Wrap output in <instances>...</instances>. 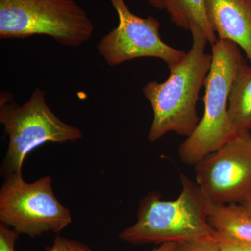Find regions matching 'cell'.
<instances>
[{
  "label": "cell",
  "instance_id": "ac0fdd59",
  "mask_svg": "<svg viewBox=\"0 0 251 251\" xmlns=\"http://www.w3.org/2000/svg\"><path fill=\"white\" fill-rule=\"evenodd\" d=\"M149 4L155 9L158 10H166L168 0H148Z\"/></svg>",
  "mask_w": 251,
  "mask_h": 251
},
{
  "label": "cell",
  "instance_id": "9c48e42d",
  "mask_svg": "<svg viewBox=\"0 0 251 251\" xmlns=\"http://www.w3.org/2000/svg\"><path fill=\"white\" fill-rule=\"evenodd\" d=\"M206 11L219 39L237 44L251 64V0H206Z\"/></svg>",
  "mask_w": 251,
  "mask_h": 251
},
{
  "label": "cell",
  "instance_id": "4fadbf2b",
  "mask_svg": "<svg viewBox=\"0 0 251 251\" xmlns=\"http://www.w3.org/2000/svg\"><path fill=\"white\" fill-rule=\"evenodd\" d=\"M169 251H221L215 232L190 240L176 243Z\"/></svg>",
  "mask_w": 251,
  "mask_h": 251
},
{
  "label": "cell",
  "instance_id": "52a82bcc",
  "mask_svg": "<svg viewBox=\"0 0 251 251\" xmlns=\"http://www.w3.org/2000/svg\"><path fill=\"white\" fill-rule=\"evenodd\" d=\"M116 11L118 25L102 38L97 45L99 54L110 67L142 58L161 59L169 69L179 64L186 52L168 46L160 35L159 21L132 13L125 0H109Z\"/></svg>",
  "mask_w": 251,
  "mask_h": 251
},
{
  "label": "cell",
  "instance_id": "ba28073f",
  "mask_svg": "<svg viewBox=\"0 0 251 251\" xmlns=\"http://www.w3.org/2000/svg\"><path fill=\"white\" fill-rule=\"evenodd\" d=\"M195 167L196 183L211 204H242L251 196L250 132L238 135Z\"/></svg>",
  "mask_w": 251,
  "mask_h": 251
},
{
  "label": "cell",
  "instance_id": "44dd1931",
  "mask_svg": "<svg viewBox=\"0 0 251 251\" xmlns=\"http://www.w3.org/2000/svg\"><path fill=\"white\" fill-rule=\"evenodd\" d=\"M159 251V248H156V249H153L152 251Z\"/></svg>",
  "mask_w": 251,
  "mask_h": 251
},
{
  "label": "cell",
  "instance_id": "9a60e30c",
  "mask_svg": "<svg viewBox=\"0 0 251 251\" xmlns=\"http://www.w3.org/2000/svg\"><path fill=\"white\" fill-rule=\"evenodd\" d=\"M216 237L219 239L221 251H251L250 244L232 242L227 239H221L217 236Z\"/></svg>",
  "mask_w": 251,
  "mask_h": 251
},
{
  "label": "cell",
  "instance_id": "7c38bea8",
  "mask_svg": "<svg viewBox=\"0 0 251 251\" xmlns=\"http://www.w3.org/2000/svg\"><path fill=\"white\" fill-rule=\"evenodd\" d=\"M228 114L238 134L251 130V67L244 59L231 88Z\"/></svg>",
  "mask_w": 251,
  "mask_h": 251
},
{
  "label": "cell",
  "instance_id": "5bb4252c",
  "mask_svg": "<svg viewBox=\"0 0 251 251\" xmlns=\"http://www.w3.org/2000/svg\"><path fill=\"white\" fill-rule=\"evenodd\" d=\"M20 234L5 224H0V251H16L15 245Z\"/></svg>",
  "mask_w": 251,
  "mask_h": 251
},
{
  "label": "cell",
  "instance_id": "3957f363",
  "mask_svg": "<svg viewBox=\"0 0 251 251\" xmlns=\"http://www.w3.org/2000/svg\"><path fill=\"white\" fill-rule=\"evenodd\" d=\"M212 62L204 82V114L196 129L180 145L181 161L196 165L237 136L228 114L229 97L244 60L240 48L218 39L211 46Z\"/></svg>",
  "mask_w": 251,
  "mask_h": 251
},
{
  "label": "cell",
  "instance_id": "d6986e66",
  "mask_svg": "<svg viewBox=\"0 0 251 251\" xmlns=\"http://www.w3.org/2000/svg\"><path fill=\"white\" fill-rule=\"evenodd\" d=\"M241 205H242L243 207L244 208V209H245L248 214H249V215L251 216V196L250 197L248 198L245 202H244L242 203V204H241Z\"/></svg>",
  "mask_w": 251,
  "mask_h": 251
},
{
  "label": "cell",
  "instance_id": "ffe728a7",
  "mask_svg": "<svg viewBox=\"0 0 251 251\" xmlns=\"http://www.w3.org/2000/svg\"><path fill=\"white\" fill-rule=\"evenodd\" d=\"M175 244L173 243H169V244H161L159 247V251H169L171 249H173L174 247Z\"/></svg>",
  "mask_w": 251,
  "mask_h": 251
},
{
  "label": "cell",
  "instance_id": "5b68a950",
  "mask_svg": "<svg viewBox=\"0 0 251 251\" xmlns=\"http://www.w3.org/2000/svg\"><path fill=\"white\" fill-rule=\"evenodd\" d=\"M94 25L75 0H0V39L34 35L75 48L90 40Z\"/></svg>",
  "mask_w": 251,
  "mask_h": 251
},
{
  "label": "cell",
  "instance_id": "8992f818",
  "mask_svg": "<svg viewBox=\"0 0 251 251\" xmlns=\"http://www.w3.org/2000/svg\"><path fill=\"white\" fill-rule=\"evenodd\" d=\"M50 176L27 183L22 174L5 179L0 190V221L18 234L58 233L72 223L70 211L56 198Z\"/></svg>",
  "mask_w": 251,
  "mask_h": 251
},
{
  "label": "cell",
  "instance_id": "e0dca14e",
  "mask_svg": "<svg viewBox=\"0 0 251 251\" xmlns=\"http://www.w3.org/2000/svg\"><path fill=\"white\" fill-rule=\"evenodd\" d=\"M67 241L72 251H93L85 244L77 241L69 240V239H67Z\"/></svg>",
  "mask_w": 251,
  "mask_h": 251
},
{
  "label": "cell",
  "instance_id": "7a4b0ae2",
  "mask_svg": "<svg viewBox=\"0 0 251 251\" xmlns=\"http://www.w3.org/2000/svg\"><path fill=\"white\" fill-rule=\"evenodd\" d=\"M181 192L174 201H162L159 193H149L140 202L136 223L120 234L132 244L184 242L212 233L208 222L209 202L197 183L180 173Z\"/></svg>",
  "mask_w": 251,
  "mask_h": 251
},
{
  "label": "cell",
  "instance_id": "277c9868",
  "mask_svg": "<svg viewBox=\"0 0 251 251\" xmlns=\"http://www.w3.org/2000/svg\"><path fill=\"white\" fill-rule=\"evenodd\" d=\"M0 122L9 136L1 166L5 177L22 174L23 163L34 149L46 143L82 139L77 127L62 121L46 103L45 92L36 87L27 101L18 105L7 92L0 94Z\"/></svg>",
  "mask_w": 251,
  "mask_h": 251
},
{
  "label": "cell",
  "instance_id": "30bf717a",
  "mask_svg": "<svg viewBox=\"0 0 251 251\" xmlns=\"http://www.w3.org/2000/svg\"><path fill=\"white\" fill-rule=\"evenodd\" d=\"M208 222L217 237L251 244V216L241 204L210 203Z\"/></svg>",
  "mask_w": 251,
  "mask_h": 251
},
{
  "label": "cell",
  "instance_id": "2e32d148",
  "mask_svg": "<svg viewBox=\"0 0 251 251\" xmlns=\"http://www.w3.org/2000/svg\"><path fill=\"white\" fill-rule=\"evenodd\" d=\"M46 251H72L67 239L57 236L52 245L46 247Z\"/></svg>",
  "mask_w": 251,
  "mask_h": 251
},
{
  "label": "cell",
  "instance_id": "6da1fadb",
  "mask_svg": "<svg viewBox=\"0 0 251 251\" xmlns=\"http://www.w3.org/2000/svg\"><path fill=\"white\" fill-rule=\"evenodd\" d=\"M191 49L184 58L170 69L166 81H151L143 87L151 104L153 119L148 140L156 142L169 132L190 136L200 122L196 105L200 91L210 70L212 55L206 53L207 40L198 28L191 30Z\"/></svg>",
  "mask_w": 251,
  "mask_h": 251
},
{
  "label": "cell",
  "instance_id": "8fae6325",
  "mask_svg": "<svg viewBox=\"0 0 251 251\" xmlns=\"http://www.w3.org/2000/svg\"><path fill=\"white\" fill-rule=\"evenodd\" d=\"M166 10L176 27L190 31L198 28L211 46L218 41L208 18L206 0H168Z\"/></svg>",
  "mask_w": 251,
  "mask_h": 251
}]
</instances>
